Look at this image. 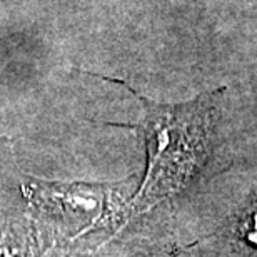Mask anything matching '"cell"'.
<instances>
[{
	"instance_id": "cell-1",
	"label": "cell",
	"mask_w": 257,
	"mask_h": 257,
	"mask_svg": "<svg viewBox=\"0 0 257 257\" xmlns=\"http://www.w3.org/2000/svg\"><path fill=\"white\" fill-rule=\"evenodd\" d=\"M120 84L127 87L125 82L120 80ZM219 92H210L187 104L164 105L132 90L144 105V117L136 127L144 136L149 154L146 181L134 202L137 209H147L179 192L202 164Z\"/></svg>"
}]
</instances>
